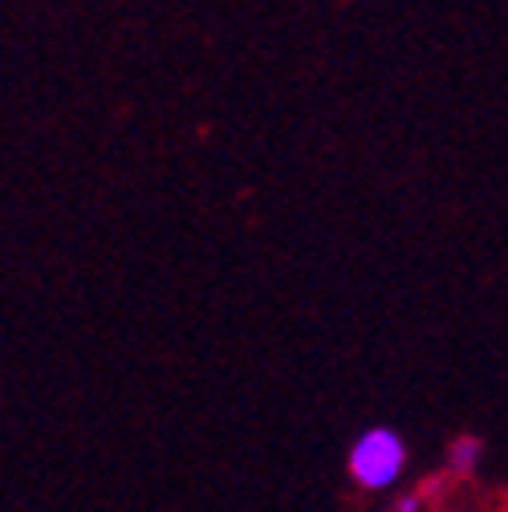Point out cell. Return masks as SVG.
I'll list each match as a JSON object with an SVG mask.
<instances>
[{"label":"cell","mask_w":508,"mask_h":512,"mask_svg":"<svg viewBox=\"0 0 508 512\" xmlns=\"http://www.w3.org/2000/svg\"><path fill=\"white\" fill-rule=\"evenodd\" d=\"M407 468V447L399 431L391 427H370L350 447V476L362 488H391Z\"/></svg>","instance_id":"1"},{"label":"cell","mask_w":508,"mask_h":512,"mask_svg":"<svg viewBox=\"0 0 508 512\" xmlns=\"http://www.w3.org/2000/svg\"><path fill=\"white\" fill-rule=\"evenodd\" d=\"M476 460H480V443H476L472 435H464V439H456V443H452L448 464H452L456 472H472V468H476Z\"/></svg>","instance_id":"2"},{"label":"cell","mask_w":508,"mask_h":512,"mask_svg":"<svg viewBox=\"0 0 508 512\" xmlns=\"http://www.w3.org/2000/svg\"><path fill=\"white\" fill-rule=\"evenodd\" d=\"M419 504H423V496L419 492H407V496H399L395 512H419Z\"/></svg>","instance_id":"3"}]
</instances>
